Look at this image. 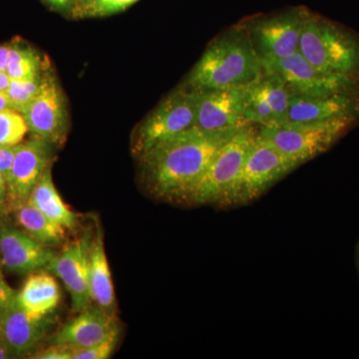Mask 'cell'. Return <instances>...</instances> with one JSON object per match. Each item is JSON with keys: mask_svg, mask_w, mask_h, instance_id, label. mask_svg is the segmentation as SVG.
<instances>
[{"mask_svg": "<svg viewBox=\"0 0 359 359\" xmlns=\"http://www.w3.org/2000/svg\"><path fill=\"white\" fill-rule=\"evenodd\" d=\"M295 168L297 166L294 163L259 138L257 134L237 182L224 204H245L256 199Z\"/></svg>", "mask_w": 359, "mask_h": 359, "instance_id": "52a82bcc", "label": "cell"}, {"mask_svg": "<svg viewBox=\"0 0 359 359\" xmlns=\"http://www.w3.org/2000/svg\"><path fill=\"white\" fill-rule=\"evenodd\" d=\"M264 74V66L247 28L219 35L205 49L187 77L195 91L248 86Z\"/></svg>", "mask_w": 359, "mask_h": 359, "instance_id": "7a4b0ae2", "label": "cell"}, {"mask_svg": "<svg viewBox=\"0 0 359 359\" xmlns=\"http://www.w3.org/2000/svg\"><path fill=\"white\" fill-rule=\"evenodd\" d=\"M16 150H18V145H0V175L6 179V184L13 168Z\"/></svg>", "mask_w": 359, "mask_h": 359, "instance_id": "f1b7e54d", "label": "cell"}, {"mask_svg": "<svg viewBox=\"0 0 359 359\" xmlns=\"http://www.w3.org/2000/svg\"><path fill=\"white\" fill-rule=\"evenodd\" d=\"M11 79L6 72H0V92H6Z\"/></svg>", "mask_w": 359, "mask_h": 359, "instance_id": "836d02e7", "label": "cell"}, {"mask_svg": "<svg viewBox=\"0 0 359 359\" xmlns=\"http://www.w3.org/2000/svg\"><path fill=\"white\" fill-rule=\"evenodd\" d=\"M28 132L35 138L61 145L68 132L65 98L57 82L49 76L39 96L21 112Z\"/></svg>", "mask_w": 359, "mask_h": 359, "instance_id": "8fae6325", "label": "cell"}, {"mask_svg": "<svg viewBox=\"0 0 359 359\" xmlns=\"http://www.w3.org/2000/svg\"><path fill=\"white\" fill-rule=\"evenodd\" d=\"M46 1L57 8H65L69 4L70 0H46Z\"/></svg>", "mask_w": 359, "mask_h": 359, "instance_id": "e575fe53", "label": "cell"}, {"mask_svg": "<svg viewBox=\"0 0 359 359\" xmlns=\"http://www.w3.org/2000/svg\"><path fill=\"white\" fill-rule=\"evenodd\" d=\"M6 109H13V106L6 92H0V111Z\"/></svg>", "mask_w": 359, "mask_h": 359, "instance_id": "d6a6232c", "label": "cell"}, {"mask_svg": "<svg viewBox=\"0 0 359 359\" xmlns=\"http://www.w3.org/2000/svg\"><path fill=\"white\" fill-rule=\"evenodd\" d=\"M52 154L53 145L35 137L18 144L7 181L9 212L29 199L33 188L50 166Z\"/></svg>", "mask_w": 359, "mask_h": 359, "instance_id": "5bb4252c", "label": "cell"}, {"mask_svg": "<svg viewBox=\"0 0 359 359\" xmlns=\"http://www.w3.org/2000/svg\"><path fill=\"white\" fill-rule=\"evenodd\" d=\"M196 108L195 90L184 86L170 94L137 129L132 144L134 154L141 158L156 146L194 128Z\"/></svg>", "mask_w": 359, "mask_h": 359, "instance_id": "8992f818", "label": "cell"}, {"mask_svg": "<svg viewBox=\"0 0 359 359\" xmlns=\"http://www.w3.org/2000/svg\"><path fill=\"white\" fill-rule=\"evenodd\" d=\"M89 0H76V6H81V4H86V2H88Z\"/></svg>", "mask_w": 359, "mask_h": 359, "instance_id": "8d00e7d4", "label": "cell"}, {"mask_svg": "<svg viewBox=\"0 0 359 359\" xmlns=\"http://www.w3.org/2000/svg\"><path fill=\"white\" fill-rule=\"evenodd\" d=\"M27 132V125L21 113L13 109L0 111V145H18Z\"/></svg>", "mask_w": 359, "mask_h": 359, "instance_id": "cb8c5ba5", "label": "cell"}, {"mask_svg": "<svg viewBox=\"0 0 359 359\" xmlns=\"http://www.w3.org/2000/svg\"><path fill=\"white\" fill-rule=\"evenodd\" d=\"M18 358L11 346L0 334V359Z\"/></svg>", "mask_w": 359, "mask_h": 359, "instance_id": "1f68e13d", "label": "cell"}, {"mask_svg": "<svg viewBox=\"0 0 359 359\" xmlns=\"http://www.w3.org/2000/svg\"><path fill=\"white\" fill-rule=\"evenodd\" d=\"M8 193H7V184L6 179L0 175V208L4 211L9 212Z\"/></svg>", "mask_w": 359, "mask_h": 359, "instance_id": "f546056e", "label": "cell"}, {"mask_svg": "<svg viewBox=\"0 0 359 359\" xmlns=\"http://www.w3.org/2000/svg\"><path fill=\"white\" fill-rule=\"evenodd\" d=\"M33 359H72V351L68 347L51 344L47 348L35 351L30 356Z\"/></svg>", "mask_w": 359, "mask_h": 359, "instance_id": "83f0119b", "label": "cell"}, {"mask_svg": "<svg viewBox=\"0 0 359 359\" xmlns=\"http://www.w3.org/2000/svg\"><path fill=\"white\" fill-rule=\"evenodd\" d=\"M9 51H11V44L0 45V72L6 71Z\"/></svg>", "mask_w": 359, "mask_h": 359, "instance_id": "4dcf8cb0", "label": "cell"}, {"mask_svg": "<svg viewBox=\"0 0 359 359\" xmlns=\"http://www.w3.org/2000/svg\"><path fill=\"white\" fill-rule=\"evenodd\" d=\"M358 266H359V247H358Z\"/></svg>", "mask_w": 359, "mask_h": 359, "instance_id": "74e56055", "label": "cell"}, {"mask_svg": "<svg viewBox=\"0 0 359 359\" xmlns=\"http://www.w3.org/2000/svg\"><path fill=\"white\" fill-rule=\"evenodd\" d=\"M263 66L264 72L282 80L292 95L321 97L354 93L353 77L318 69L299 52L287 58L263 62Z\"/></svg>", "mask_w": 359, "mask_h": 359, "instance_id": "ba28073f", "label": "cell"}, {"mask_svg": "<svg viewBox=\"0 0 359 359\" xmlns=\"http://www.w3.org/2000/svg\"><path fill=\"white\" fill-rule=\"evenodd\" d=\"M244 128L205 132L194 127L156 146L140 158L151 192L161 199L186 200L219 149Z\"/></svg>", "mask_w": 359, "mask_h": 359, "instance_id": "6da1fadb", "label": "cell"}, {"mask_svg": "<svg viewBox=\"0 0 359 359\" xmlns=\"http://www.w3.org/2000/svg\"><path fill=\"white\" fill-rule=\"evenodd\" d=\"M48 77L47 74H41L33 79L11 80L6 93L13 109L22 112L39 96Z\"/></svg>", "mask_w": 359, "mask_h": 359, "instance_id": "603a6c76", "label": "cell"}, {"mask_svg": "<svg viewBox=\"0 0 359 359\" xmlns=\"http://www.w3.org/2000/svg\"><path fill=\"white\" fill-rule=\"evenodd\" d=\"M7 212H8L4 211V209H1V208H0V224L4 223V222H6L4 221V219H6Z\"/></svg>", "mask_w": 359, "mask_h": 359, "instance_id": "d590c367", "label": "cell"}, {"mask_svg": "<svg viewBox=\"0 0 359 359\" xmlns=\"http://www.w3.org/2000/svg\"><path fill=\"white\" fill-rule=\"evenodd\" d=\"M4 266L0 259V316L18 302V292L7 283L4 275Z\"/></svg>", "mask_w": 359, "mask_h": 359, "instance_id": "4316f807", "label": "cell"}, {"mask_svg": "<svg viewBox=\"0 0 359 359\" xmlns=\"http://www.w3.org/2000/svg\"><path fill=\"white\" fill-rule=\"evenodd\" d=\"M139 0H89L73 9V16L78 18H105L122 13Z\"/></svg>", "mask_w": 359, "mask_h": 359, "instance_id": "d4e9b609", "label": "cell"}, {"mask_svg": "<svg viewBox=\"0 0 359 359\" xmlns=\"http://www.w3.org/2000/svg\"><path fill=\"white\" fill-rule=\"evenodd\" d=\"M93 236L87 231L57 252L49 273L57 276L71 297L72 311L79 313L92 306L89 280V252Z\"/></svg>", "mask_w": 359, "mask_h": 359, "instance_id": "7c38bea8", "label": "cell"}, {"mask_svg": "<svg viewBox=\"0 0 359 359\" xmlns=\"http://www.w3.org/2000/svg\"><path fill=\"white\" fill-rule=\"evenodd\" d=\"M6 74L11 80H28L41 75V59L32 47L11 44Z\"/></svg>", "mask_w": 359, "mask_h": 359, "instance_id": "7402d4cb", "label": "cell"}, {"mask_svg": "<svg viewBox=\"0 0 359 359\" xmlns=\"http://www.w3.org/2000/svg\"><path fill=\"white\" fill-rule=\"evenodd\" d=\"M49 219L66 230H74L79 216L65 204L52 179L51 166L47 168L41 178L33 188L28 199Z\"/></svg>", "mask_w": 359, "mask_h": 359, "instance_id": "ffe728a7", "label": "cell"}, {"mask_svg": "<svg viewBox=\"0 0 359 359\" xmlns=\"http://www.w3.org/2000/svg\"><path fill=\"white\" fill-rule=\"evenodd\" d=\"M358 108V102L353 93L321 97L292 95L289 111L282 125L355 120Z\"/></svg>", "mask_w": 359, "mask_h": 359, "instance_id": "9a60e30c", "label": "cell"}, {"mask_svg": "<svg viewBox=\"0 0 359 359\" xmlns=\"http://www.w3.org/2000/svg\"><path fill=\"white\" fill-rule=\"evenodd\" d=\"M120 330L116 328L114 332L95 346L83 349L72 351V359H107L114 353L119 340Z\"/></svg>", "mask_w": 359, "mask_h": 359, "instance_id": "484cf974", "label": "cell"}, {"mask_svg": "<svg viewBox=\"0 0 359 359\" xmlns=\"http://www.w3.org/2000/svg\"><path fill=\"white\" fill-rule=\"evenodd\" d=\"M245 89L247 86L197 91L196 128L223 132L250 126L245 116Z\"/></svg>", "mask_w": 359, "mask_h": 359, "instance_id": "30bf717a", "label": "cell"}, {"mask_svg": "<svg viewBox=\"0 0 359 359\" xmlns=\"http://www.w3.org/2000/svg\"><path fill=\"white\" fill-rule=\"evenodd\" d=\"M89 280L93 304L108 313L115 314L117 306L114 285L100 226H97L90 245Z\"/></svg>", "mask_w": 359, "mask_h": 359, "instance_id": "ac0fdd59", "label": "cell"}, {"mask_svg": "<svg viewBox=\"0 0 359 359\" xmlns=\"http://www.w3.org/2000/svg\"><path fill=\"white\" fill-rule=\"evenodd\" d=\"M118 327L115 314L92 304L59 328L50 342L68 347L71 351L87 348L102 341Z\"/></svg>", "mask_w": 359, "mask_h": 359, "instance_id": "2e32d148", "label": "cell"}, {"mask_svg": "<svg viewBox=\"0 0 359 359\" xmlns=\"http://www.w3.org/2000/svg\"><path fill=\"white\" fill-rule=\"evenodd\" d=\"M11 212L20 228L41 244L54 249L65 243L66 229L49 219L29 201L14 208Z\"/></svg>", "mask_w": 359, "mask_h": 359, "instance_id": "44dd1931", "label": "cell"}, {"mask_svg": "<svg viewBox=\"0 0 359 359\" xmlns=\"http://www.w3.org/2000/svg\"><path fill=\"white\" fill-rule=\"evenodd\" d=\"M55 318L27 313L18 302L0 316V334L4 337L16 358L34 351L48 334Z\"/></svg>", "mask_w": 359, "mask_h": 359, "instance_id": "e0dca14e", "label": "cell"}, {"mask_svg": "<svg viewBox=\"0 0 359 359\" xmlns=\"http://www.w3.org/2000/svg\"><path fill=\"white\" fill-rule=\"evenodd\" d=\"M299 53L325 72L351 75L359 70V44L337 26L309 13L304 23Z\"/></svg>", "mask_w": 359, "mask_h": 359, "instance_id": "3957f363", "label": "cell"}, {"mask_svg": "<svg viewBox=\"0 0 359 359\" xmlns=\"http://www.w3.org/2000/svg\"><path fill=\"white\" fill-rule=\"evenodd\" d=\"M309 14L304 9H294L255 21L247 27L262 62L287 58L299 52Z\"/></svg>", "mask_w": 359, "mask_h": 359, "instance_id": "9c48e42d", "label": "cell"}, {"mask_svg": "<svg viewBox=\"0 0 359 359\" xmlns=\"http://www.w3.org/2000/svg\"><path fill=\"white\" fill-rule=\"evenodd\" d=\"M57 252L32 238L22 229L0 224V259L4 269L16 275L50 271Z\"/></svg>", "mask_w": 359, "mask_h": 359, "instance_id": "4fadbf2b", "label": "cell"}, {"mask_svg": "<svg viewBox=\"0 0 359 359\" xmlns=\"http://www.w3.org/2000/svg\"><path fill=\"white\" fill-rule=\"evenodd\" d=\"M60 299V289L53 275L48 271H39L26 278L16 301L27 313L46 316L53 314Z\"/></svg>", "mask_w": 359, "mask_h": 359, "instance_id": "d6986e66", "label": "cell"}, {"mask_svg": "<svg viewBox=\"0 0 359 359\" xmlns=\"http://www.w3.org/2000/svg\"><path fill=\"white\" fill-rule=\"evenodd\" d=\"M353 121L342 119L318 124L263 126L257 134L299 167L327 152Z\"/></svg>", "mask_w": 359, "mask_h": 359, "instance_id": "5b68a950", "label": "cell"}, {"mask_svg": "<svg viewBox=\"0 0 359 359\" xmlns=\"http://www.w3.org/2000/svg\"><path fill=\"white\" fill-rule=\"evenodd\" d=\"M256 138L257 132L250 125L226 142L212 158L186 200L197 205L215 202L224 204Z\"/></svg>", "mask_w": 359, "mask_h": 359, "instance_id": "277c9868", "label": "cell"}]
</instances>
